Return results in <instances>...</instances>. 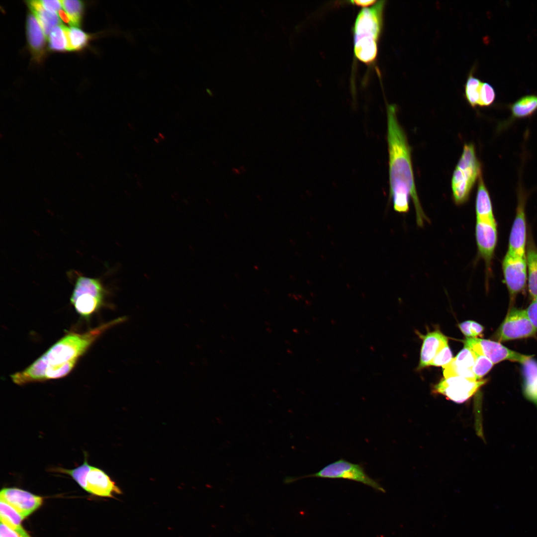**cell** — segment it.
Masks as SVG:
<instances>
[{
    "label": "cell",
    "instance_id": "3",
    "mask_svg": "<svg viewBox=\"0 0 537 537\" xmlns=\"http://www.w3.org/2000/svg\"><path fill=\"white\" fill-rule=\"evenodd\" d=\"M385 1H379L370 8H363L358 13L354 28V51L360 60L369 62L375 59L377 42L382 26Z\"/></svg>",
    "mask_w": 537,
    "mask_h": 537
},
{
    "label": "cell",
    "instance_id": "21",
    "mask_svg": "<svg viewBox=\"0 0 537 537\" xmlns=\"http://www.w3.org/2000/svg\"><path fill=\"white\" fill-rule=\"evenodd\" d=\"M527 265L528 291L531 298L537 297V248L529 241L526 253Z\"/></svg>",
    "mask_w": 537,
    "mask_h": 537
},
{
    "label": "cell",
    "instance_id": "37",
    "mask_svg": "<svg viewBox=\"0 0 537 537\" xmlns=\"http://www.w3.org/2000/svg\"><path fill=\"white\" fill-rule=\"evenodd\" d=\"M537 303V297L533 299Z\"/></svg>",
    "mask_w": 537,
    "mask_h": 537
},
{
    "label": "cell",
    "instance_id": "28",
    "mask_svg": "<svg viewBox=\"0 0 537 537\" xmlns=\"http://www.w3.org/2000/svg\"><path fill=\"white\" fill-rule=\"evenodd\" d=\"M62 7L69 16L72 26H79L83 10V3L78 0H61Z\"/></svg>",
    "mask_w": 537,
    "mask_h": 537
},
{
    "label": "cell",
    "instance_id": "13",
    "mask_svg": "<svg viewBox=\"0 0 537 537\" xmlns=\"http://www.w3.org/2000/svg\"><path fill=\"white\" fill-rule=\"evenodd\" d=\"M525 195L522 191L518 194L516 216L511 230L508 252L526 258L527 238L525 214Z\"/></svg>",
    "mask_w": 537,
    "mask_h": 537
},
{
    "label": "cell",
    "instance_id": "9",
    "mask_svg": "<svg viewBox=\"0 0 537 537\" xmlns=\"http://www.w3.org/2000/svg\"><path fill=\"white\" fill-rule=\"evenodd\" d=\"M464 344V346L469 348L474 353L486 357L494 364L505 360L521 363L529 356L511 350L500 342L490 340L466 337Z\"/></svg>",
    "mask_w": 537,
    "mask_h": 537
},
{
    "label": "cell",
    "instance_id": "17",
    "mask_svg": "<svg viewBox=\"0 0 537 537\" xmlns=\"http://www.w3.org/2000/svg\"><path fill=\"white\" fill-rule=\"evenodd\" d=\"M523 392L526 399L537 406V360L529 356L521 363Z\"/></svg>",
    "mask_w": 537,
    "mask_h": 537
},
{
    "label": "cell",
    "instance_id": "33",
    "mask_svg": "<svg viewBox=\"0 0 537 537\" xmlns=\"http://www.w3.org/2000/svg\"><path fill=\"white\" fill-rule=\"evenodd\" d=\"M40 1L46 10L53 13H58L62 6L61 0H42Z\"/></svg>",
    "mask_w": 537,
    "mask_h": 537
},
{
    "label": "cell",
    "instance_id": "34",
    "mask_svg": "<svg viewBox=\"0 0 537 537\" xmlns=\"http://www.w3.org/2000/svg\"><path fill=\"white\" fill-rule=\"evenodd\" d=\"M525 311L531 323L537 330V303L533 300Z\"/></svg>",
    "mask_w": 537,
    "mask_h": 537
},
{
    "label": "cell",
    "instance_id": "30",
    "mask_svg": "<svg viewBox=\"0 0 537 537\" xmlns=\"http://www.w3.org/2000/svg\"><path fill=\"white\" fill-rule=\"evenodd\" d=\"M495 96L493 87L488 83H482L479 90L478 106L484 107L490 105L494 102Z\"/></svg>",
    "mask_w": 537,
    "mask_h": 537
},
{
    "label": "cell",
    "instance_id": "11",
    "mask_svg": "<svg viewBox=\"0 0 537 537\" xmlns=\"http://www.w3.org/2000/svg\"><path fill=\"white\" fill-rule=\"evenodd\" d=\"M497 227L496 221H476L475 240L478 255L485 264L486 279L490 275L492 261L497 243Z\"/></svg>",
    "mask_w": 537,
    "mask_h": 537
},
{
    "label": "cell",
    "instance_id": "16",
    "mask_svg": "<svg viewBox=\"0 0 537 537\" xmlns=\"http://www.w3.org/2000/svg\"><path fill=\"white\" fill-rule=\"evenodd\" d=\"M423 344L420 353V359L418 369L430 366L432 361L447 343L448 340L440 330L429 332L425 336H422Z\"/></svg>",
    "mask_w": 537,
    "mask_h": 537
},
{
    "label": "cell",
    "instance_id": "19",
    "mask_svg": "<svg viewBox=\"0 0 537 537\" xmlns=\"http://www.w3.org/2000/svg\"><path fill=\"white\" fill-rule=\"evenodd\" d=\"M26 27L30 48L35 54L39 55L44 47L46 36L38 19L32 12L27 16Z\"/></svg>",
    "mask_w": 537,
    "mask_h": 537
},
{
    "label": "cell",
    "instance_id": "1",
    "mask_svg": "<svg viewBox=\"0 0 537 537\" xmlns=\"http://www.w3.org/2000/svg\"><path fill=\"white\" fill-rule=\"evenodd\" d=\"M397 106H387V141L389 156L390 194L395 211L405 213L409 210V198L414 205L416 222L423 227L429 219L425 214L415 183L411 150L408 139L398 120Z\"/></svg>",
    "mask_w": 537,
    "mask_h": 537
},
{
    "label": "cell",
    "instance_id": "10",
    "mask_svg": "<svg viewBox=\"0 0 537 537\" xmlns=\"http://www.w3.org/2000/svg\"><path fill=\"white\" fill-rule=\"evenodd\" d=\"M505 283L511 299L523 291L528 279L526 258L507 252L502 263Z\"/></svg>",
    "mask_w": 537,
    "mask_h": 537
},
{
    "label": "cell",
    "instance_id": "25",
    "mask_svg": "<svg viewBox=\"0 0 537 537\" xmlns=\"http://www.w3.org/2000/svg\"><path fill=\"white\" fill-rule=\"evenodd\" d=\"M48 42L52 50L68 51V39L64 25H57L51 30L48 35Z\"/></svg>",
    "mask_w": 537,
    "mask_h": 537
},
{
    "label": "cell",
    "instance_id": "2",
    "mask_svg": "<svg viewBox=\"0 0 537 537\" xmlns=\"http://www.w3.org/2000/svg\"><path fill=\"white\" fill-rule=\"evenodd\" d=\"M122 320L119 318L83 333L66 335L26 368L11 375L12 381L22 385L65 377L105 331Z\"/></svg>",
    "mask_w": 537,
    "mask_h": 537
},
{
    "label": "cell",
    "instance_id": "36",
    "mask_svg": "<svg viewBox=\"0 0 537 537\" xmlns=\"http://www.w3.org/2000/svg\"><path fill=\"white\" fill-rule=\"evenodd\" d=\"M352 2H353L354 3H355L357 5H360V6H368V5H370V4H372L374 3L375 2H376V1L374 0H355L352 1Z\"/></svg>",
    "mask_w": 537,
    "mask_h": 537
},
{
    "label": "cell",
    "instance_id": "29",
    "mask_svg": "<svg viewBox=\"0 0 537 537\" xmlns=\"http://www.w3.org/2000/svg\"><path fill=\"white\" fill-rule=\"evenodd\" d=\"M475 360L472 371L477 380H480L493 367L494 363L486 357L475 353Z\"/></svg>",
    "mask_w": 537,
    "mask_h": 537
},
{
    "label": "cell",
    "instance_id": "22",
    "mask_svg": "<svg viewBox=\"0 0 537 537\" xmlns=\"http://www.w3.org/2000/svg\"><path fill=\"white\" fill-rule=\"evenodd\" d=\"M0 522L8 526L21 537H31L21 525L23 519L21 516L10 506L3 501L0 502Z\"/></svg>",
    "mask_w": 537,
    "mask_h": 537
},
{
    "label": "cell",
    "instance_id": "14",
    "mask_svg": "<svg viewBox=\"0 0 537 537\" xmlns=\"http://www.w3.org/2000/svg\"><path fill=\"white\" fill-rule=\"evenodd\" d=\"M475 360L474 353L469 348H464L455 357L443 367L445 378L460 376L472 381L477 380L472 371Z\"/></svg>",
    "mask_w": 537,
    "mask_h": 537
},
{
    "label": "cell",
    "instance_id": "18",
    "mask_svg": "<svg viewBox=\"0 0 537 537\" xmlns=\"http://www.w3.org/2000/svg\"><path fill=\"white\" fill-rule=\"evenodd\" d=\"M476 220L496 221L491 200L484 183L482 175L478 181V189L475 200Z\"/></svg>",
    "mask_w": 537,
    "mask_h": 537
},
{
    "label": "cell",
    "instance_id": "26",
    "mask_svg": "<svg viewBox=\"0 0 537 537\" xmlns=\"http://www.w3.org/2000/svg\"><path fill=\"white\" fill-rule=\"evenodd\" d=\"M471 71L465 84V96L468 103L473 107L478 105L481 81L473 76Z\"/></svg>",
    "mask_w": 537,
    "mask_h": 537
},
{
    "label": "cell",
    "instance_id": "7",
    "mask_svg": "<svg viewBox=\"0 0 537 537\" xmlns=\"http://www.w3.org/2000/svg\"><path fill=\"white\" fill-rule=\"evenodd\" d=\"M537 332L525 310L512 307L494 333L493 338L500 343L533 337Z\"/></svg>",
    "mask_w": 537,
    "mask_h": 537
},
{
    "label": "cell",
    "instance_id": "35",
    "mask_svg": "<svg viewBox=\"0 0 537 537\" xmlns=\"http://www.w3.org/2000/svg\"><path fill=\"white\" fill-rule=\"evenodd\" d=\"M0 537H21V536L13 529L0 522Z\"/></svg>",
    "mask_w": 537,
    "mask_h": 537
},
{
    "label": "cell",
    "instance_id": "12",
    "mask_svg": "<svg viewBox=\"0 0 537 537\" xmlns=\"http://www.w3.org/2000/svg\"><path fill=\"white\" fill-rule=\"evenodd\" d=\"M0 500L13 508L23 520L39 508L43 501L42 497L17 488H2Z\"/></svg>",
    "mask_w": 537,
    "mask_h": 537
},
{
    "label": "cell",
    "instance_id": "5",
    "mask_svg": "<svg viewBox=\"0 0 537 537\" xmlns=\"http://www.w3.org/2000/svg\"><path fill=\"white\" fill-rule=\"evenodd\" d=\"M481 166L472 143L465 144L451 179L454 202L457 205L466 202L477 179L481 175Z\"/></svg>",
    "mask_w": 537,
    "mask_h": 537
},
{
    "label": "cell",
    "instance_id": "8",
    "mask_svg": "<svg viewBox=\"0 0 537 537\" xmlns=\"http://www.w3.org/2000/svg\"><path fill=\"white\" fill-rule=\"evenodd\" d=\"M487 381L486 379L472 381L460 376L444 378L435 385L434 392L454 402L462 403L473 396Z\"/></svg>",
    "mask_w": 537,
    "mask_h": 537
},
{
    "label": "cell",
    "instance_id": "24",
    "mask_svg": "<svg viewBox=\"0 0 537 537\" xmlns=\"http://www.w3.org/2000/svg\"><path fill=\"white\" fill-rule=\"evenodd\" d=\"M68 39V51L79 50L85 47L89 39L87 33L75 26H65Z\"/></svg>",
    "mask_w": 537,
    "mask_h": 537
},
{
    "label": "cell",
    "instance_id": "15",
    "mask_svg": "<svg viewBox=\"0 0 537 537\" xmlns=\"http://www.w3.org/2000/svg\"><path fill=\"white\" fill-rule=\"evenodd\" d=\"M88 492L100 497H114L122 493L114 481L102 470L91 466L87 478Z\"/></svg>",
    "mask_w": 537,
    "mask_h": 537
},
{
    "label": "cell",
    "instance_id": "4",
    "mask_svg": "<svg viewBox=\"0 0 537 537\" xmlns=\"http://www.w3.org/2000/svg\"><path fill=\"white\" fill-rule=\"evenodd\" d=\"M75 273L70 302L76 312L88 319L105 305L108 291L100 278L86 276L76 271Z\"/></svg>",
    "mask_w": 537,
    "mask_h": 537
},
{
    "label": "cell",
    "instance_id": "31",
    "mask_svg": "<svg viewBox=\"0 0 537 537\" xmlns=\"http://www.w3.org/2000/svg\"><path fill=\"white\" fill-rule=\"evenodd\" d=\"M458 327L461 332L468 338H477L481 336L484 331V327L481 325L470 320L460 323Z\"/></svg>",
    "mask_w": 537,
    "mask_h": 537
},
{
    "label": "cell",
    "instance_id": "23",
    "mask_svg": "<svg viewBox=\"0 0 537 537\" xmlns=\"http://www.w3.org/2000/svg\"><path fill=\"white\" fill-rule=\"evenodd\" d=\"M510 109L513 118L530 116L537 110V95L523 96L512 104Z\"/></svg>",
    "mask_w": 537,
    "mask_h": 537
},
{
    "label": "cell",
    "instance_id": "20",
    "mask_svg": "<svg viewBox=\"0 0 537 537\" xmlns=\"http://www.w3.org/2000/svg\"><path fill=\"white\" fill-rule=\"evenodd\" d=\"M27 4L38 19L46 36H48L51 30L59 25L60 19L58 14L46 10L40 0L28 1Z\"/></svg>",
    "mask_w": 537,
    "mask_h": 537
},
{
    "label": "cell",
    "instance_id": "27",
    "mask_svg": "<svg viewBox=\"0 0 537 537\" xmlns=\"http://www.w3.org/2000/svg\"><path fill=\"white\" fill-rule=\"evenodd\" d=\"M91 467V466L88 463L87 457H85L84 462L76 468L67 469L63 468H58L56 471L69 475L83 489L86 490L87 476Z\"/></svg>",
    "mask_w": 537,
    "mask_h": 537
},
{
    "label": "cell",
    "instance_id": "32",
    "mask_svg": "<svg viewBox=\"0 0 537 537\" xmlns=\"http://www.w3.org/2000/svg\"><path fill=\"white\" fill-rule=\"evenodd\" d=\"M452 358V353L447 343L436 355L430 366H442L443 367L448 363Z\"/></svg>",
    "mask_w": 537,
    "mask_h": 537
},
{
    "label": "cell",
    "instance_id": "6",
    "mask_svg": "<svg viewBox=\"0 0 537 537\" xmlns=\"http://www.w3.org/2000/svg\"><path fill=\"white\" fill-rule=\"evenodd\" d=\"M306 477L348 479L361 483L378 491L385 492L377 481L368 475L362 465L352 463L343 458L326 465L316 473L301 478Z\"/></svg>",
    "mask_w": 537,
    "mask_h": 537
}]
</instances>
